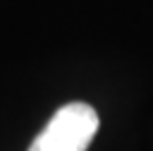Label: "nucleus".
<instances>
[{
	"mask_svg": "<svg viewBox=\"0 0 153 151\" xmlns=\"http://www.w3.org/2000/svg\"><path fill=\"white\" fill-rule=\"evenodd\" d=\"M98 132V113L88 103H67L53 113L29 151H86Z\"/></svg>",
	"mask_w": 153,
	"mask_h": 151,
	"instance_id": "f257e3e1",
	"label": "nucleus"
}]
</instances>
